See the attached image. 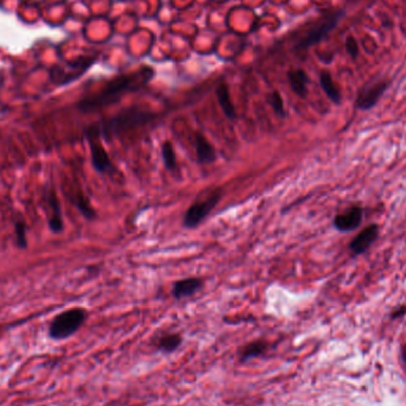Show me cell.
Instances as JSON below:
<instances>
[{
    "instance_id": "cell-2",
    "label": "cell",
    "mask_w": 406,
    "mask_h": 406,
    "mask_svg": "<svg viewBox=\"0 0 406 406\" xmlns=\"http://www.w3.org/2000/svg\"><path fill=\"white\" fill-rule=\"evenodd\" d=\"M154 114L151 112L143 111L137 107H132L128 109H124L117 115L111 117L109 119L102 120L100 123L88 127L86 132V136L88 138H98V137H104L106 140H111L117 136H120L133 130L136 127L142 126V125L149 123L150 120L153 119Z\"/></svg>"
},
{
    "instance_id": "cell-12",
    "label": "cell",
    "mask_w": 406,
    "mask_h": 406,
    "mask_svg": "<svg viewBox=\"0 0 406 406\" xmlns=\"http://www.w3.org/2000/svg\"><path fill=\"white\" fill-rule=\"evenodd\" d=\"M287 79H289V83L291 89L294 90L296 95L301 98H306L308 95V85H309V76L303 69H294L290 70L287 74Z\"/></svg>"
},
{
    "instance_id": "cell-6",
    "label": "cell",
    "mask_w": 406,
    "mask_h": 406,
    "mask_svg": "<svg viewBox=\"0 0 406 406\" xmlns=\"http://www.w3.org/2000/svg\"><path fill=\"white\" fill-rule=\"evenodd\" d=\"M390 81L387 80H375L368 82L359 90L358 96L355 99V108L360 111H370L378 104L379 100L389 89Z\"/></svg>"
},
{
    "instance_id": "cell-14",
    "label": "cell",
    "mask_w": 406,
    "mask_h": 406,
    "mask_svg": "<svg viewBox=\"0 0 406 406\" xmlns=\"http://www.w3.org/2000/svg\"><path fill=\"white\" fill-rule=\"evenodd\" d=\"M320 83L322 89L324 90V93L327 94V96L332 100L334 104L339 105L341 102V93L340 89L337 88V86L334 82L332 75L328 70H322L320 74Z\"/></svg>"
},
{
    "instance_id": "cell-10",
    "label": "cell",
    "mask_w": 406,
    "mask_h": 406,
    "mask_svg": "<svg viewBox=\"0 0 406 406\" xmlns=\"http://www.w3.org/2000/svg\"><path fill=\"white\" fill-rule=\"evenodd\" d=\"M203 285V282L200 278H187L178 280L173 284L172 295L176 299L190 297L197 291L201 290Z\"/></svg>"
},
{
    "instance_id": "cell-23",
    "label": "cell",
    "mask_w": 406,
    "mask_h": 406,
    "mask_svg": "<svg viewBox=\"0 0 406 406\" xmlns=\"http://www.w3.org/2000/svg\"><path fill=\"white\" fill-rule=\"evenodd\" d=\"M405 314H406V306L401 305V306H399V308H397L396 310H394L392 314H391V318H392V320H397V318L403 317Z\"/></svg>"
},
{
    "instance_id": "cell-20",
    "label": "cell",
    "mask_w": 406,
    "mask_h": 406,
    "mask_svg": "<svg viewBox=\"0 0 406 406\" xmlns=\"http://www.w3.org/2000/svg\"><path fill=\"white\" fill-rule=\"evenodd\" d=\"M268 104L271 105L273 111L277 115L285 117V109H284V101L282 95L278 92H273L268 95Z\"/></svg>"
},
{
    "instance_id": "cell-15",
    "label": "cell",
    "mask_w": 406,
    "mask_h": 406,
    "mask_svg": "<svg viewBox=\"0 0 406 406\" xmlns=\"http://www.w3.org/2000/svg\"><path fill=\"white\" fill-rule=\"evenodd\" d=\"M268 343L265 340H257L253 342L246 344L244 348H241L240 352V361L246 362L249 361L254 358L263 355L267 351Z\"/></svg>"
},
{
    "instance_id": "cell-1",
    "label": "cell",
    "mask_w": 406,
    "mask_h": 406,
    "mask_svg": "<svg viewBox=\"0 0 406 406\" xmlns=\"http://www.w3.org/2000/svg\"><path fill=\"white\" fill-rule=\"evenodd\" d=\"M153 74L151 68L144 67L132 74L121 75L113 79L99 93L82 99L78 104V108L83 113H90L115 104L125 94L136 92L145 86L153 78Z\"/></svg>"
},
{
    "instance_id": "cell-9",
    "label": "cell",
    "mask_w": 406,
    "mask_h": 406,
    "mask_svg": "<svg viewBox=\"0 0 406 406\" xmlns=\"http://www.w3.org/2000/svg\"><path fill=\"white\" fill-rule=\"evenodd\" d=\"M90 146V154H92V163L98 172L105 173L112 169V161L108 153L106 152L104 146L96 142L95 138H88Z\"/></svg>"
},
{
    "instance_id": "cell-7",
    "label": "cell",
    "mask_w": 406,
    "mask_h": 406,
    "mask_svg": "<svg viewBox=\"0 0 406 406\" xmlns=\"http://www.w3.org/2000/svg\"><path fill=\"white\" fill-rule=\"evenodd\" d=\"M365 209L360 204H353L341 213L336 214L333 220L335 229L341 233H348L358 229L363 221Z\"/></svg>"
},
{
    "instance_id": "cell-21",
    "label": "cell",
    "mask_w": 406,
    "mask_h": 406,
    "mask_svg": "<svg viewBox=\"0 0 406 406\" xmlns=\"http://www.w3.org/2000/svg\"><path fill=\"white\" fill-rule=\"evenodd\" d=\"M14 233H16L17 246L22 249L28 247V240H26V227L23 222H17L14 226Z\"/></svg>"
},
{
    "instance_id": "cell-3",
    "label": "cell",
    "mask_w": 406,
    "mask_h": 406,
    "mask_svg": "<svg viewBox=\"0 0 406 406\" xmlns=\"http://www.w3.org/2000/svg\"><path fill=\"white\" fill-rule=\"evenodd\" d=\"M87 320V311L82 308L64 310L56 315L49 325L48 335L54 341H62L73 336Z\"/></svg>"
},
{
    "instance_id": "cell-16",
    "label": "cell",
    "mask_w": 406,
    "mask_h": 406,
    "mask_svg": "<svg viewBox=\"0 0 406 406\" xmlns=\"http://www.w3.org/2000/svg\"><path fill=\"white\" fill-rule=\"evenodd\" d=\"M216 96H218V100H219V104L221 106L222 111L229 118V119H235V109H234V106H233V102L230 100V95H229V89L228 87H227L226 83H220L218 86V88H216Z\"/></svg>"
},
{
    "instance_id": "cell-22",
    "label": "cell",
    "mask_w": 406,
    "mask_h": 406,
    "mask_svg": "<svg viewBox=\"0 0 406 406\" xmlns=\"http://www.w3.org/2000/svg\"><path fill=\"white\" fill-rule=\"evenodd\" d=\"M346 49H347V52L348 55L351 56L353 60H355L358 57L359 55V44L354 37L349 36L347 41H346Z\"/></svg>"
},
{
    "instance_id": "cell-11",
    "label": "cell",
    "mask_w": 406,
    "mask_h": 406,
    "mask_svg": "<svg viewBox=\"0 0 406 406\" xmlns=\"http://www.w3.org/2000/svg\"><path fill=\"white\" fill-rule=\"evenodd\" d=\"M195 144V151L197 156V161L201 164H210L215 161V150L211 144L208 142L206 137L201 133H197L194 140Z\"/></svg>"
},
{
    "instance_id": "cell-19",
    "label": "cell",
    "mask_w": 406,
    "mask_h": 406,
    "mask_svg": "<svg viewBox=\"0 0 406 406\" xmlns=\"http://www.w3.org/2000/svg\"><path fill=\"white\" fill-rule=\"evenodd\" d=\"M162 154L164 165L168 170H175L176 168V156L172 147V144L170 142H165L162 146Z\"/></svg>"
},
{
    "instance_id": "cell-5",
    "label": "cell",
    "mask_w": 406,
    "mask_h": 406,
    "mask_svg": "<svg viewBox=\"0 0 406 406\" xmlns=\"http://www.w3.org/2000/svg\"><path fill=\"white\" fill-rule=\"evenodd\" d=\"M222 197V190L221 189H215L209 196L206 199L196 201L195 203L191 204V207L189 208L183 218V225L187 228H194V227L199 226L204 219L214 208L218 206L219 201Z\"/></svg>"
},
{
    "instance_id": "cell-8",
    "label": "cell",
    "mask_w": 406,
    "mask_h": 406,
    "mask_svg": "<svg viewBox=\"0 0 406 406\" xmlns=\"http://www.w3.org/2000/svg\"><path fill=\"white\" fill-rule=\"evenodd\" d=\"M379 237V226L377 223H372L365 227L361 232L353 238V240L349 242L348 248L353 256H360V254L366 253L372 245L377 241Z\"/></svg>"
},
{
    "instance_id": "cell-13",
    "label": "cell",
    "mask_w": 406,
    "mask_h": 406,
    "mask_svg": "<svg viewBox=\"0 0 406 406\" xmlns=\"http://www.w3.org/2000/svg\"><path fill=\"white\" fill-rule=\"evenodd\" d=\"M48 202L51 209V216L49 218V228L54 233H60L63 229L62 216H61V208L57 196L54 191H51L48 196Z\"/></svg>"
},
{
    "instance_id": "cell-17",
    "label": "cell",
    "mask_w": 406,
    "mask_h": 406,
    "mask_svg": "<svg viewBox=\"0 0 406 406\" xmlns=\"http://www.w3.org/2000/svg\"><path fill=\"white\" fill-rule=\"evenodd\" d=\"M182 344L180 334H165L157 340V349L164 353H172Z\"/></svg>"
},
{
    "instance_id": "cell-18",
    "label": "cell",
    "mask_w": 406,
    "mask_h": 406,
    "mask_svg": "<svg viewBox=\"0 0 406 406\" xmlns=\"http://www.w3.org/2000/svg\"><path fill=\"white\" fill-rule=\"evenodd\" d=\"M75 204H76L78 209L81 211V214L85 216L86 219L93 220V219L96 218L95 210L93 209L92 206H90L89 201L87 200L85 196L81 195V194H79L76 199H75Z\"/></svg>"
},
{
    "instance_id": "cell-24",
    "label": "cell",
    "mask_w": 406,
    "mask_h": 406,
    "mask_svg": "<svg viewBox=\"0 0 406 406\" xmlns=\"http://www.w3.org/2000/svg\"><path fill=\"white\" fill-rule=\"evenodd\" d=\"M401 355H403V360L405 361V363H406V344L405 346L401 348Z\"/></svg>"
},
{
    "instance_id": "cell-4",
    "label": "cell",
    "mask_w": 406,
    "mask_h": 406,
    "mask_svg": "<svg viewBox=\"0 0 406 406\" xmlns=\"http://www.w3.org/2000/svg\"><path fill=\"white\" fill-rule=\"evenodd\" d=\"M344 13L346 12L343 10H333L328 11L322 17L317 18V21H315L313 25L306 30L305 35L296 44L295 48L298 51H303L310 48L311 45L318 43L335 28L337 23L342 20Z\"/></svg>"
}]
</instances>
